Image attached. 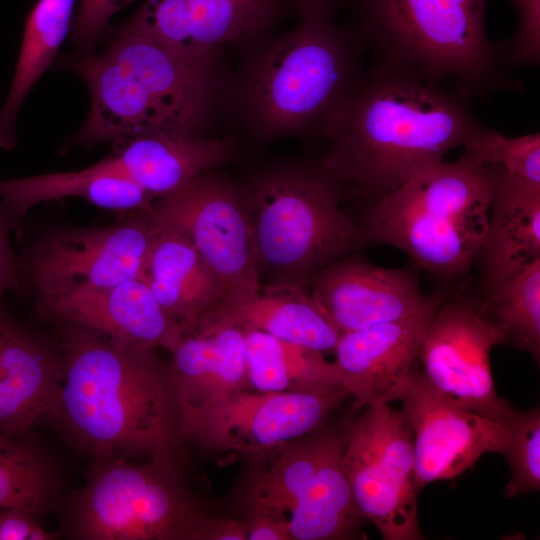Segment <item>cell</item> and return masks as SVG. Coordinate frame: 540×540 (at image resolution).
<instances>
[{"label": "cell", "instance_id": "1", "mask_svg": "<svg viewBox=\"0 0 540 540\" xmlns=\"http://www.w3.org/2000/svg\"><path fill=\"white\" fill-rule=\"evenodd\" d=\"M467 99L375 64L325 127L320 162L345 194L373 202L486 132Z\"/></svg>", "mask_w": 540, "mask_h": 540}, {"label": "cell", "instance_id": "2", "mask_svg": "<svg viewBox=\"0 0 540 540\" xmlns=\"http://www.w3.org/2000/svg\"><path fill=\"white\" fill-rule=\"evenodd\" d=\"M60 326L63 377L55 419L92 459L144 460L182 449L169 361Z\"/></svg>", "mask_w": 540, "mask_h": 540}, {"label": "cell", "instance_id": "3", "mask_svg": "<svg viewBox=\"0 0 540 540\" xmlns=\"http://www.w3.org/2000/svg\"><path fill=\"white\" fill-rule=\"evenodd\" d=\"M365 50L356 32L332 16H300L295 27L256 44L245 59L232 89L240 124L264 140L322 135L364 74Z\"/></svg>", "mask_w": 540, "mask_h": 540}, {"label": "cell", "instance_id": "4", "mask_svg": "<svg viewBox=\"0 0 540 540\" xmlns=\"http://www.w3.org/2000/svg\"><path fill=\"white\" fill-rule=\"evenodd\" d=\"M488 0H353L355 27L376 64L466 98L520 90L485 26Z\"/></svg>", "mask_w": 540, "mask_h": 540}, {"label": "cell", "instance_id": "5", "mask_svg": "<svg viewBox=\"0 0 540 540\" xmlns=\"http://www.w3.org/2000/svg\"><path fill=\"white\" fill-rule=\"evenodd\" d=\"M242 189L260 285L309 291L323 268L371 245L344 210L342 187L321 162L266 167Z\"/></svg>", "mask_w": 540, "mask_h": 540}, {"label": "cell", "instance_id": "6", "mask_svg": "<svg viewBox=\"0 0 540 540\" xmlns=\"http://www.w3.org/2000/svg\"><path fill=\"white\" fill-rule=\"evenodd\" d=\"M182 449L144 460L92 459L60 535L77 540H209L219 513L194 487Z\"/></svg>", "mask_w": 540, "mask_h": 540}, {"label": "cell", "instance_id": "7", "mask_svg": "<svg viewBox=\"0 0 540 540\" xmlns=\"http://www.w3.org/2000/svg\"><path fill=\"white\" fill-rule=\"evenodd\" d=\"M490 203L485 167L463 152L371 202L360 225L371 245H391L429 273L459 277L476 261Z\"/></svg>", "mask_w": 540, "mask_h": 540}, {"label": "cell", "instance_id": "8", "mask_svg": "<svg viewBox=\"0 0 540 540\" xmlns=\"http://www.w3.org/2000/svg\"><path fill=\"white\" fill-rule=\"evenodd\" d=\"M357 412L343 427V462L359 510L385 540L421 539L410 423L389 403Z\"/></svg>", "mask_w": 540, "mask_h": 540}, {"label": "cell", "instance_id": "9", "mask_svg": "<svg viewBox=\"0 0 540 540\" xmlns=\"http://www.w3.org/2000/svg\"><path fill=\"white\" fill-rule=\"evenodd\" d=\"M153 225L185 237L225 282L233 305L260 288L250 210L242 189L216 170L156 198L146 209Z\"/></svg>", "mask_w": 540, "mask_h": 540}, {"label": "cell", "instance_id": "10", "mask_svg": "<svg viewBox=\"0 0 540 540\" xmlns=\"http://www.w3.org/2000/svg\"><path fill=\"white\" fill-rule=\"evenodd\" d=\"M109 227L55 230L20 258L21 286L35 306L96 292L139 278L155 227L146 209Z\"/></svg>", "mask_w": 540, "mask_h": 540}, {"label": "cell", "instance_id": "11", "mask_svg": "<svg viewBox=\"0 0 540 540\" xmlns=\"http://www.w3.org/2000/svg\"><path fill=\"white\" fill-rule=\"evenodd\" d=\"M348 397L330 393L245 390L180 414V438L211 452L240 456L308 435L324 426Z\"/></svg>", "mask_w": 540, "mask_h": 540}, {"label": "cell", "instance_id": "12", "mask_svg": "<svg viewBox=\"0 0 540 540\" xmlns=\"http://www.w3.org/2000/svg\"><path fill=\"white\" fill-rule=\"evenodd\" d=\"M499 333L484 319L478 300L445 298L426 332L419 357L427 383L449 401L496 419L515 408L499 397L490 366Z\"/></svg>", "mask_w": 540, "mask_h": 540}, {"label": "cell", "instance_id": "13", "mask_svg": "<svg viewBox=\"0 0 540 540\" xmlns=\"http://www.w3.org/2000/svg\"><path fill=\"white\" fill-rule=\"evenodd\" d=\"M397 400L413 430L418 493L432 482L457 477L485 453L502 455L509 443L512 415L496 419L461 407L436 392L414 367Z\"/></svg>", "mask_w": 540, "mask_h": 540}, {"label": "cell", "instance_id": "14", "mask_svg": "<svg viewBox=\"0 0 540 540\" xmlns=\"http://www.w3.org/2000/svg\"><path fill=\"white\" fill-rule=\"evenodd\" d=\"M443 300L441 294H433L410 317L340 334L333 365L353 399L352 412L397 400Z\"/></svg>", "mask_w": 540, "mask_h": 540}, {"label": "cell", "instance_id": "15", "mask_svg": "<svg viewBox=\"0 0 540 540\" xmlns=\"http://www.w3.org/2000/svg\"><path fill=\"white\" fill-rule=\"evenodd\" d=\"M136 79L191 136L204 131L226 91L219 66L184 60L126 21L113 30L104 51Z\"/></svg>", "mask_w": 540, "mask_h": 540}, {"label": "cell", "instance_id": "16", "mask_svg": "<svg viewBox=\"0 0 540 540\" xmlns=\"http://www.w3.org/2000/svg\"><path fill=\"white\" fill-rule=\"evenodd\" d=\"M341 432L342 428L326 423L303 437L241 455L242 469L232 494L237 511L233 516H265L285 524L290 533L312 496L327 452Z\"/></svg>", "mask_w": 540, "mask_h": 540}, {"label": "cell", "instance_id": "17", "mask_svg": "<svg viewBox=\"0 0 540 540\" xmlns=\"http://www.w3.org/2000/svg\"><path fill=\"white\" fill-rule=\"evenodd\" d=\"M310 288L340 334L410 317L429 299L414 272L375 265L356 252L319 271Z\"/></svg>", "mask_w": 540, "mask_h": 540}, {"label": "cell", "instance_id": "18", "mask_svg": "<svg viewBox=\"0 0 540 540\" xmlns=\"http://www.w3.org/2000/svg\"><path fill=\"white\" fill-rule=\"evenodd\" d=\"M63 377L59 343L21 325L0 305V433L27 438L54 418Z\"/></svg>", "mask_w": 540, "mask_h": 540}, {"label": "cell", "instance_id": "19", "mask_svg": "<svg viewBox=\"0 0 540 540\" xmlns=\"http://www.w3.org/2000/svg\"><path fill=\"white\" fill-rule=\"evenodd\" d=\"M65 66L84 80L90 93V110L72 139L75 145L91 147L158 133L190 136L174 116L104 52L68 57Z\"/></svg>", "mask_w": 540, "mask_h": 540}, {"label": "cell", "instance_id": "20", "mask_svg": "<svg viewBox=\"0 0 540 540\" xmlns=\"http://www.w3.org/2000/svg\"><path fill=\"white\" fill-rule=\"evenodd\" d=\"M169 353L180 414L250 390L244 326L219 307L185 330Z\"/></svg>", "mask_w": 540, "mask_h": 540}, {"label": "cell", "instance_id": "21", "mask_svg": "<svg viewBox=\"0 0 540 540\" xmlns=\"http://www.w3.org/2000/svg\"><path fill=\"white\" fill-rule=\"evenodd\" d=\"M36 308L56 323L78 325L127 349L170 352L185 331L140 278Z\"/></svg>", "mask_w": 540, "mask_h": 540}, {"label": "cell", "instance_id": "22", "mask_svg": "<svg viewBox=\"0 0 540 540\" xmlns=\"http://www.w3.org/2000/svg\"><path fill=\"white\" fill-rule=\"evenodd\" d=\"M483 166L490 180L491 203L475 262L484 296L540 259V186L500 165Z\"/></svg>", "mask_w": 540, "mask_h": 540}, {"label": "cell", "instance_id": "23", "mask_svg": "<svg viewBox=\"0 0 540 540\" xmlns=\"http://www.w3.org/2000/svg\"><path fill=\"white\" fill-rule=\"evenodd\" d=\"M239 157L232 138L158 133L114 141L112 151L99 162L158 198Z\"/></svg>", "mask_w": 540, "mask_h": 540}, {"label": "cell", "instance_id": "24", "mask_svg": "<svg viewBox=\"0 0 540 540\" xmlns=\"http://www.w3.org/2000/svg\"><path fill=\"white\" fill-rule=\"evenodd\" d=\"M154 227L139 278L164 311L187 330L225 301L227 286L185 237Z\"/></svg>", "mask_w": 540, "mask_h": 540}, {"label": "cell", "instance_id": "25", "mask_svg": "<svg viewBox=\"0 0 540 540\" xmlns=\"http://www.w3.org/2000/svg\"><path fill=\"white\" fill-rule=\"evenodd\" d=\"M82 198L100 208L138 212L156 199L134 181L100 162L79 171L0 180V200L19 218L41 202Z\"/></svg>", "mask_w": 540, "mask_h": 540}, {"label": "cell", "instance_id": "26", "mask_svg": "<svg viewBox=\"0 0 540 540\" xmlns=\"http://www.w3.org/2000/svg\"><path fill=\"white\" fill-rule=\"evenodd\" d=\"M191 63L219 66L223 48L253 45L274 27L290 0H184Z\"/></svg>", "mask_w": 540, "mask_h": 540}, {"label": "cell", "instance_id": "27", "mask_svg": "<svg viewBox=\"0 0 540 540\" xmlns=\"http://www.w3.org/2000/svg\"><path fill=\"white\" fill-rule=\"evenodd\" d=\"M219 308L245 327L323 354L334 351L340 336L309 291L298 287L260 285L255 295Z\"/></svg>", "mask_w": 540, "mask_h": 540}, {"label": "cell", "instance_id": "28", "mask_svg": "<svg viewBox=\"0 0 540 540\" xmlns=\"http://www.w3.org/2000/svg\"><path fill=\"white\" fill-rule=\"evenodd\" d=\"M250 390L262 393H330L344 390L323 353L244 326Z\"/></svg>", "mask_w": 540, "mask_h": 540}, {"label": "cell", "instance_id": "29", "mask_svg": "<svg viewBox=\"0 0 540 540\" xmlns=\"http://www.w3.org/2000/svg\"><path fill=\"white\" fill-rule=\"evenodd\" d=\"M75 0H38L29 13L11 87L0 109V148L17 143L15 122L26 96L53 62L71 25Z\"/></svg>", "mask_w": 540, "mask_h": 540}, {"label": "cell", "instance_id": "30", "mask_svg": "<svg viewBox=\"0 0 540 540\" xmlns=\"http://www.w3.org/2000/svg\"><path fill=\"white\" fill-rule=\"evenodd\" d=\"M502 345L540 359V259L478 300Z\"/></svg>", "mask_w": 540, "mask_h": 540}, {"label": "cell", "instance_id": "31", "mask_svg": "<svg viewBox=\"0 0 540 540\" xmlns=\"http://www.w3.org/2000/svg\"><path fill=\"white\" fill-rule=\"evenodd\" d=\"M464 153L476 164H497L508 173L540 186V133L508 137L488 128Z\"/></svg>", "mask_w": 540, "mask_h": 540}, {"label": "cell", "instance_id": "32", "mask_svg": "<svg viewBox=\"0 0 540 540\" xmlns=\"http://www.w3.org/2000/svg\"><path fill=\"white\" fill-rule=\"evenodd\" d=\"M510 422L512 432L502 454L510 468L505 487L507 498L540 489V409H515Z\"/></svg>", "mask_w": 540, "mask_h": 540}, {"label": "cell", "instance_id": "33", "mask_svg": "<svg viewBox=\"0 0 540 540\" xmlns=\"http://www.w3.org/2000/svg\"><path fill=\"white\" fill-rule=\"evenodd\" d=\"M518 14V26L511 38L497 44L500 62L511 67L540 63V0H507Z\"/></svg>", "mask_w": 540, "mask_h": 540}, {"label": "cell", "instance_id": "34", "mask_svg": "<svg viewBox=\"0 0 540 540\" xmlns=\"http://www.w3.org/2000/svg\"><path fill=\"white\" fill-rule=\"evenodd\" d=\"M133 1L136 0H81L72 30L75 45L84 53L93 52L110 18Z\"/></svg>", "mask_w": 540, "mask_h": 540}, {"label": "cell", "instance_id": "35", "mask_svg": "<svg viewBox=\"0 0 540 540\" xmlns=\"http://www.w3.org/2000/svg\"><path fill=\"white\" fill-rule=\"evenodd\" d=\"M25 450V438L0 433V509L7 507L16 493Z\"/></svg>", "mask_w": 540, "mask_h": 540}, {"label": "cell", "instance_id": "36", "mask_svg": "<svg viewBox=\"0 0 540 540\" xmlns=\"http://www.w3.org/2000/svg\"><path fill=\"white\" fill-rule=\"evenodd\" d=\"M18 217L0 200V297L21 287L20 257L10 243V233Z\"/></svg>", "mask_w": 540, "mask_h": 540}, {"label": "cell", "instance_id": "37", "mask_svg": "<svg viewBox=\"0 0 540 540\" xmlns=\"http://www.w3.org/2000/svg\"><path fill=\"white\" fill-rule=\"evenodd\" d=\"M58 532H49L38 517L17 508L0 509V540H53Z\"/></svg>", "mask_w": 540, "mask_h": 540}, {"label": "cell", "instance_id": "38", "mask_svg": "<svg viewBox=\"0 0 540 540\" xmlns=\"http://www.w3.org/2000/svg\"><path fill=\"white\" fill-rule=\"evenodd\" d=\"M243 519L247 540H291L288 527L261 515L239 516Z\"/></svg>", "mask_w": 540, "mask_h": 540}, {"label": "cell", "instance_id": "39", "mask_svg": "<svg viewBox=\"0 0 540 540\" xmlns=\"http://www.w3.org/2000/svg\"><path fill=\"white\" fill-rule=\"evenodd\" d=\"M342 1L343 0H290L292 7L300 16L313 14L332 16L337 6Z\"/></svg>", "mask_w": 540, "mask_h": 540}]
</instances>
